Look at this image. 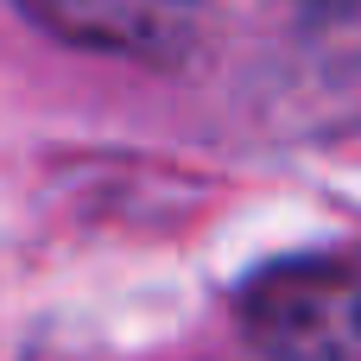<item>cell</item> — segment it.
Here are the masks:
<instances>
[{"instance_id": "cell-1", "label": "cell", "mask_w": 361, "mask_h": 361, "mask_svg": "<svg viewBox=\"0 0 361 361\" xmlns=\"http://www.w3.org/2000/svg\"><path fill=\"white\" fill-rule=\"evenodd\" d=\"M241 324L273 361H361V260H279L241 292Z\"/></svg>"}, {"instance_id": "cell-2", "label": "cell", "mask_w": 361, "mask_h": 361, "mask_svg": "<svg viewBox=\"0 0 361 361\" xmlns=\"http://www.w3.org/2000/svg\"><path fill=\"white\" fill-rule=\"evenodd\" d=\"M38 32L76 51H108V57H140V63H171L190 51L203 6L209 0H13Z\"/></svg>"}]
</instances>
